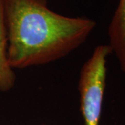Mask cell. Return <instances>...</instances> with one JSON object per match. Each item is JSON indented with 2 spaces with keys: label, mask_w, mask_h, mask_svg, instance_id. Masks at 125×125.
Segmentation results:
<instances>
[{
  "label": "cell",
  "mask_w": 125,
  "mask_h": 125,
  "mask_svg": "<svg viewBox=\"0 0 125 125\" xmlns=\"http://www.w3.org/2000/svg\"><path fill=\"white\" fill-rule=\"evenodd\" d=\"M8 39L5 24L4 0H0V91L7 92L15 85L16 76L7 58Z\"/></svg>",
  "instance_id": "4"
},
{
  "label": "cell",
  "mask_w": 125,
  "mask_h": 125,
  "mask_svg": "<svg viewBox=\"0 0 125 125\" xmlns=\"http://www.w3.org/2000/svg\"><path fill=\"white\" fill-rule=\"evenodd\" d=\"M4 9L7 58L13 70L64 58L83 45L97 25L90 18L54 12L48 0H4Z\"/></svg>",
  "instance_id": "1"
},
{
  "label": "cell",
  "mask_w": 125,
  "mask_h": 125,
  "mask_svg": "<svg viewBox=\"0 0 125 125\" xmlns=\"http://www.w3.org/2000/svg\"><path fill=\"white\" fill-rule=\"evenodd\" d=\"M111 54L108 45H98L81 69L78 90L85 125H99L106 88L107 58Z\"/></svg>",
  "instance_id": "2"
},
{
  "label": "cell",
  "mask_w": 125,
  "mask_h": 125,
  "mask_svg": "<svg viewBox=\"0 0 125 125\" xmlns=\"http://www.w3.org/2000/svg\"><path fill=\"white\" fill-rule=\"evenodd\" d=\"M108 46L115 54L120 69L125 75V0L119 3L108 29Z\"/></svg>",
  "instance_id": "3"
}]
</instances>
